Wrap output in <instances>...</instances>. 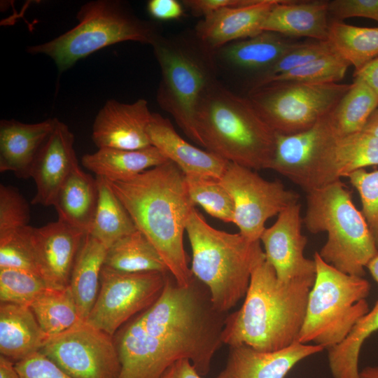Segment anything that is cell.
Wrapping results in <instances>:
<instances>
[{
  "label": "cell",
  "mask_w": 378,
  "mask_h": 378,
  "mask_svg": "<svg viewBox=\"0 0 378 378\" xmlns=\"http://www.w3.org/2000/svg\"><path fill=\"white\" fill-rule=\"evenodd\" d=\"M224 314L214 308L208 289L195 277L183 286L168 273L158 299L118 332V378H161L183 359L206 375L223 344Z\"/></svg>",
  "instance_id": "1"
},
{
  "label": "cell",
  "mask_w": 378,
  "mask_h": 378,
  "mask_svg": "<svg viewBox=\"0 0 378 378\" xmlns=\"http://www.w3.org/2000/svg\"><path fill=\"white\" fill-rule=\"evenodd\" d=\"M107 181L171 275L179 285H190L195 276L188 267L183 234L195 204L183 172L168 160L131 178Z\"/></svg>",
  "instance_id": "2"
},
{
  "label": "cell",
  "mask_w": 378,
  "mask_h": 378,
  "mask_svg": "<svg viewBox=\"0 0 378 378\" xmlns=\"http://www.w3.org/2000/svg\"><path fill=\"white\" fill-rule=\"evenodd\" d=\"M314 283H281L265 257L261 259L252 270L241 307L225 318L223 344L271 352L296 342Z\"/></svg>",
  "instance_id": "3"
},
{
  "label": "cell",
  "mask_w": 378,
  "mask_h": 378,
  "mask_svg": "<svg viewBox=\"0 0 378 378\" xmlns=\"http://www.w3.org/2000/svg\"><path fill=\"white\" fill-rule=\"evenodd\" d=\"M196 128L201 146L214 155L253 170L270 169L276 133L248 97L214 80L200 103Z\"/></svg>",
  "instance_id": "4"
},
{
  "label": "cell",
  "mask_w": 378,
  "mask_h": 378,
  "mask_svg": "<svg viewBox=\"0 0 378 378\" xmlns=\"http://www.w3.org/2000/svg\"><path fill=\"white\" fill-rule=\"evenodd\" d=\"M186 232L192 275L208 289L214 308L225 314L245 297L253 267L265 257L260 241L217 230L196 209Z\"/></svg>",
  "instance_id": "5"
},
{
  "label": "cell",
  "mask_w": 378,
  "mask_h": 378,
  "mask_svg": "<svg viewBox=\"0 0 378 378\" xmlns=\"http://www.w3.org/2000/svg\"><path fill=\"white\" fill-rule=\"evenodd\" d=\"M302 220L312 234L327 232L318 253L326 263L349 275H365V267L378 249L351 191L341 180L307 192Z\"/></svg>",
  "instance_id": "6"
},
{
  "label": "cell",
  "mask_w": 378,
  "mask_h": 378,
  "mask_svg": "<svg viewBox=\"0 0 378 378\" xmlns=\"http://www.w3.org/2000/svg\"><path fill=\"white\" fill-rule=\"evenodd\" d=\"M78 24L49 41L28 46L27 52L50 57L59 74L80 59L125 41L151 46L160 37L155 24L139 18L126 3L94 0L84 4L76 14Z\"/></svg>",
  "instance_id": "7"
},
{
  "label": "cell",
  "mask_w": 378,
  "mask_h": 378,
  "mask_svg": "<svg viewBox=\"0 0 378 378\" xmlns=\"http://www.w3.org/2000/svg\"><path fill=\"white\" fill-rule=\"evenodd\" d=\"M316 275L310 290L304 320L297 342L335 346L369 311L370 284L363 277L345 274L315 252Z\"/></svg>",
  "instance_id": "8"
},
{
  "label": "cell",
  "mask_w": 378,
  "mask_h": 378,
  "mask_svg": "<svg viewBox=\"0 0 378 378\" xmlns=\"http://www.w3.org/2000/svg\"><path fill=\"white\" fill-rule=\"evenodd\" d=\"M350 86L279 80L251 88L247 97L275 133L290 135L310 129L328 115Z\"/></svg>",
  "instance_id": "9"
},
{
  "label": "cell",
  "mask_w": 378,
  "mask_h": 378,
  "mask_svg": "<svg viewBox=\"0 0 378 378\" xmlns=\"http://www.w3.org/2000/svg\"><path fill=\"white\" fill-rule=\"evenodd\" d=\"M161 70L157 101L191 140L201 146L196 115L214 80L206 64L188 48L159 37L152 45Z\"/></svg>",
  "instance_id": "10"
},
{
  "label": "cell",
  "mask_w": 378,
  "mask_h": 378,
  "mask_svg": "<svg viewBox=\"0 0 378 378\" xmlns=\"http://www.w3.org/2000/svg\"><path fill=\"white\" fill-rule=\"evenodd\" d=\"M167 274L126 272L104 265L98 295L85 322L113 336L158 299Z\"/></svg>",
  "instance_id": "11"
},
{
  "label": "cell",
  "mask_w": 378,
  "mask_h": 378,
  "mask_svg": "<svg viewBox=\"0 0 378 378\" xmlns=\"http://www.w3.org/2000/svg\"><path fill=\"white\" fill-rule=\"evenodd\" d=\"M219 180L233 200V223L251 241L260 240L266 221L300 197L280 181L265 180L254 170L230 162Z\"/></svg>",
  "instance_id": "12"
},
{
  "label": "cell",
  "mask_w": 378,
  "mask_h": 378,
  "mask_svg": "<svg viewBox=\"0 0 378 378\" xmlns=\"http://www.w3.org/2000/svg\"><path fill=\"white\" fill-rule=\"evenodd\" d=\"M40 351L74 378H118L120 372L112 336L85 321L50 336Z\"/></svg>",
  "instance_id": "13"
},
{
  "label": "cell",
  "mask_w": 378,
  "mask_h": 378,
  "mask_svg": "<svg viewBox=\"0 0 378 378\" xmlns=\"http://www.w3.org/2000/svg\"><path fill=\"white\" fill-rule=\"evenodd\" d=\"M300 210L299 202L285 209L276 222L265 229L260 239L265 259L281 283L316 279V262L304 254L307 238L302 232Z\"/></svg>",
  "instance_id": "14"
},
{
  "label": "cell",
  "mask_w": 378,
  "mask_h": 378,
  "mask_svg": "<svg viewBox=\"0 0 378 378\" xmlns=\"http://www.w3.org/2000/svg\"><path fill=\"white\" fill-rule=\"evenodd\" d=\"M39 276L48 288L69 286L72 268L86 234L57 219L46 225L27 227Z\"/></svg>",
  "instance_id": "15"
},
{
  "label": "cell",
  "mask_w": 378,
  "mask_h": 378,
  "mask_svg": "<svg viewBox=\"0 0 378 378\" xmlns=\"http://www.w3.org/2000/svg\"><path fill=\"white\" fill-rule=\"evenodd\" d=\"M152 117L144 99L130 104L108 99L94 118L92 139L98 148L136 150L148 147L151 145L147 127Z\"/></svg>",
  "instance_id": "16"
},
{
  "label": "cell",
  "mask_w": 378,
  "mask_h": 378,
  "mask_svg": "<svg viewBox=\"0 0 378 378\" xmlns=\"http://www.w3.org/2000/svg\"><path fill=\"white\" fill-rule=\"evenodd\" d=\"M329 114L306 131L290 135L276 133L275 151L270 169L285 176L305 192L323 149L337 137Z\"/></svg>",
  "instance_id": "17"
},
{
  "label": "cell",
  "mask_w": 378,
  "mask_h": 378,
  "mask_svg": "<svg viewBox=\"0 0 378 378\" xmlns=\"http://www.w3.org/2000/svg\"><path fill=\"white\" fill-rule=\"evenodd\" d=\"M74 143V135L68 125L57 120L32 169L31 178L36 186L32 204L53 206L62 184L79 166Z\"/></svg>",
  "instance_id": "18"
},
{
  "label": "cell",
  "mask_w": 378,
  "mask_h": 378,
  "mask_svg": "<svg viewBox=\"0 0 378 378\" xmlns=\"http://www.w3.org/2000/svg\"><path fill=\"white\" fill-rule=\"evenodd\" d=\"M378 165V138L365 132L336 137L323 149L311 174L306 192Z\"/></svg>",
  "instance_id": "19"
},
{
  "label": "cell",
  "mask_w": 378,
  "mask_h": 378,
  "mask_svg": "<svg viewBox=\"0 0 378 378\" xmlns=\"http://www.w3.org/2000/svg\"><path fill=\"white\" fill-rule=\"evenodd\" d=\"M323 349L318 345L297 342L271 352L244 344L229 346L226 364L216 378H285L300 361Z\"/></svg>",
  "instance_id": "20"
},
{
  "label": "cell",
  "mask_w": 378,
  "mask_h": 378,
  "mask_svg": "<svg viewBox=\"0 0 378 378\" xmlns=\"http://www.w3.org/2000/svg\"><path fill=\"white\" fill-rule=\"evenodd\" d=\"M279 0H253L251 3L214 12L196 27V34L208 50L220 49L234 41L255 36L271 8Z\"/></svg>",
  "instance_id": "21"
},
{
  "label": "cell",
  "mask_w": 378,
  "mask_h": 378,
  "mask_svg": "<svg viewBox=\"0 0 378 378\" xmlns=\"http://www.w3.org/2000/svg\"><path fill=\"white\" fill-rule=\"evenodd\" d=\"M57 120L48 118L31 124L1 120L0 172H12L19 178H31L34 162Z\"/></svg>",
  "instance_id": "22"
},
{
  "label": "cell",
  "mask_w": 378,
  "mask_h": 378,
  "mask_svg": "<svg viewBox=\"0 0 378 378\" xmlns=\"http://www.w3.org/2000/svg\"><path fill=\"white\" fill-rule=\"evenodd\" d=\"M147 134L150 145L175 163L185 174L220 178L226 169L228 161L186 141L177 133L169 120L158 113H153Z\"/></svg>",
  "instance_id": "23"
},
{
  "label": "cell",
  "mask_w": 378,
  "mask_h": 378,
  "mask_svg": "<svg viewBox=\"0 0 378 378\" xmlns=\"http://www.w3.org/2000/svg\"><path fill=\"white\" fill-rule=\"evenodd\" d=\"M328 4L326 0H279L267 14L261 30L288 38L327 41Z\"/></svg>",
  "instance_id": "24"
},
{
  "label": "cell",
  "mask_w": 378,
  "mask_h": 378,
  "mask_svg": "<svg viewBox=\"0 0 378 378\" xmlns=\"http://www.w3.org/2000/svg\"><path fill=\"white\" fill-rule=\"evenodd\" d=\"M48 337L29 307L1 302V356L17 363L40 351Z\"/></svg>",
  "instance_id": "25"
},
{
  "label": "cell",
  "mask_w": 378,
  "mask_h": 378,
  "mask_svg": "<svg viewBox=\"0 0 378 378\" xmlns=\"http://www.w3.org/2000/svg\"><path fill=\"white\" fill-rule=\"evenodd\" d=\"M167 161L153 146L136 150L102 148L85 154L81 159L85 168L110 181L131 178Z\"/></svg>",
  "instance_id": "26"
},
{
  "label": "cell",
  "mask_w": 378,
  "mask_h": 378,
  "mask_svg": "<svg viewBox=\"0 0 378 378\" xmlns=\"http://www.w3.org/2000/svg\"><path fill=\"white\" fill-rule=\"evenodd\" d=\"M98 195L97 178L76 167L56 196L53 206L58 219L87 234L93 220Z\"/></svg>",
  "instance_id": "27"
},
{
  "label": "cell",
  "mask_w": 378,
  "mask_h": 378,
  "mask_svg": "<svg viewBox=\"0 0 378 378\" xmlns=\"http://www.w3.org/2000/svg\"><path fill=\"white\" fill-rule=\"evenodd\" d=\"M107 249L97 239L86 234L75 260L69 286L82 321H86L98 295Z\"/></svg>",
  "instance_id": "28"
},
{
  "label": "cell",
  "mask_w": 378,
  "mask_h": 378,
  "mask_svg": "<svg viewBox=\"0 0 378 378\" xmlns=\"http://www.w3.org/2000/svg\"><path fill=\"white\" fill-rule=\"evenodd\" d=\"M300 42L275 32L262 31L222 47L220 53L234 67L264 71Z\"/></svg>",
  "instance_id": "29"
},
{
  "label": "cell",
  "mask_w": 378,
  "mask_h": 378,
  "mask_svg": "<svg viewBox=\"0 0 378 378\" xmlns=\"http://www.w3.org/2000/svg\"><path fill=\"white\" fill-rule=\"evenodd\" d=\"M104 265L126 272L169 273L156 248L139 230L120 237L108 248Z\"/></svg>",
  "instance_id": "30"
},
{
  "label": "cell",
  "mask_w": 378,
  "mask_h": 378,
  "mask_svg": "<svg viewBox=\"0 0 378 378\" xmlns=\"http://www.w3.org/2000/svg\"><path fill=\"white\" fill-rule=\"evenodd\" d=\"M98 201L89 234L107 248L120 237L136 229L129 213L106 179L96 176Z\"/></svg>",
  "instance_id": "31"
},
{
  "label": "cell",
  "mask_w": 378,
  "mask_h": 378,
  "mask_svg": "<svg viewBox=\"0 0 378 378\" xmlns=\"http://www.w3.org/2000/svg\"><path fill=\"white\" fill-rule=\"evenodd\" d=\"M377 106L378 94L364 81L354 79L329 114L336 136L342 137L363 131Z\"/></svg>",
  "instance_id": "32"
},
{
  "label": "cell",
  "mask_w": 378,
  "mask_h": 378,
  "mask_svg": "<svg viewBox=\"0 0 378 378\" xmlns=\"http://www.w3.org/2000/svg\"><path fill=\"white\" fill-rule=\"evenodd\" d=\"M335 52L358 71L378 57V27L351 25L332 20L327 40Z\"/></svg>",
  "instance_id": "33"
},
{
  "label": "cell",
  "mask_w": 378,
  "mask_h": 378,
  "mask_svg": "<svg viewBox=\"0 0 378 378\" xmlns=\"http://www.w3.org/2000/svg\"><path fill=\"white\" fill-rule=\"evenodd\" d=\"M378 330V300L362 316L344 339L328 349V360L333 378H360L358 360L365 340Z\"/></svg>",
  "instance_id": "34"
},
{
  "label": "cell",
  "mask_w": 378,
  "mask_h": 378,
  "mask_svg": "<svg viewBox=\"0 0 378 378\" xmlns=\"http://www.w3.org/2000/svg\"><path fill=\"white\" fill-rule=\"evenodd\" d=\"M30 308L49 337L59 334L82 321L69 286L62 288H46Z\"/></svg>",
  "instance_id": "35"
},
{
  "label": "cell",
  "mask_w": 378,
  "mask_h": 378,
  "mask_svg": "<svg viewBox=\"0 0 378 378\" xmlns=\"http://www.w3.org/2000/svg\"><path fill=\"white\" fill-rule=\"evenodd\" d=\"M190 197L209 215L225 223L234 221V202L219 178L205 175L185 174Z\"/></svg>",
  "instance_id": "36"
},
{
  "label": "cell",
  "mask_w": 378,
  "mask_h": 378,
  "mask_svg": "<svg viewBox=\"0 0 378 378\" xmlns=\"http://www.w3.org/2000/svg\"><path fill=\"white\" fill-rule=\"evenodd\" d=\"M349 66L346 60L333 52L287 73L272 77L261 85L279 80L338 83L345 76Z\"/></svg>",
  "instance_id": "37"
},
{
  "label": "cell",
  "mask_w": 378,
  "mask_h": 378,
  "mask_svg": "<svg viewBox=\"0 0 378 378\" xmlns=\"http://www.w3.org/2000/svg\"><path fill=\"white\" fill-rule=\"evenodd\" d=\"M48 288L38 275L22 270L0 269V301L30 307Z\"/></svg>",
  "instance_id": "38"
},
{
  "label": "cell",
  "mask_w": 378,
  "mask_h": 378,
  "mask_svg": "<svg viewBox=\"0 0 378 378\" xmlns=\"http://www.w3.org/2000/svg\"><path fill=\"white\" fill-rule=\"evenodd\" d=\"M334 50L328 41L300 42L276 62L262 72L251 88L260 86L270 78L292 71Z\"/></svg>",
  "instance_id": "39"
},
{
  "label": "cell",
  "mask_w": 378,
  "mask_h": 378,
  "mask_svg": "<svg viewBox=\"0 0 378 378\" xmlns=\"http://www.w3.org/2000/svg\"><path fill=\"white\" fill-rule=\"evenodd\" d=\"M29 204L18 189L0 184V239L28 225Z\"/></svg>",
  "instance_id": "40"
},
{
  "label": "cell",
  "mask_w": 378,
  "mask_h": 378,
  "mask_svg": "<svg viewBox=\"0 0 378 378\" xmlns=\"http://www.w3.org/2000/svg\"><path fill=\"white\" fill-rule=\"evenodd\" d=\"M27 227L0 239V269L22 270L39 276Z\"/></svg>",
  "instance_id": "41"
},
{
  "label": "cell",
  "mask_w": 378,
  "mask_h": 378,
  "mask_svg": "<svg viewBox=\"0 0 378 378\" xmlns=\"http://www.w3.org/2000/svg\"><path fill=\"white\" fill-rule=\"evenodd\" d=\"M347 178L358 191L362 204L361 213L378 249V170L364 169L350 174Z\"/></svg>",
  "instance_id": "42"
},
{
  "label": "cell",
  "mask_w": 378,
  "mask_h": 378,
  "mask_svg": "<svg viewBox=\"0 0 378 378\" xmlns=\"http://www.w3.org/2000/svg\"><path fill=\"white\" fill-rule=\"evenodd\" d=\"M20 378H74L41 351L15 363Z\"/></svg>",
  "instance_id": "43"
},
{
  "label": "cell",
  "mask_w": 378,
  "mask_h": 378,
  "mask_svg": "<svg viewBox=\"0 0 378 378\" xmlns=\"http://www.w3.org/2000/svg\"><path fill=\"white\" fill-rule=\"evenodd\" d=\"M328 13L335 20L362 17L378 22V0L329 1Z\"/></svg>",
  "instance_id": "44"
},
{
  "label": "cell",
  "mask_w": 378,
  "mask_h": 378,
  "mask_svg": "<svg viewBox=\"0 0 378 378\" xmlns=\"http://www.w3.org/2000/svg\"><path fill=\"white\" fill-rule=\"evenodd\" d=\"M253 0H186L183 4L195 16L204 18L214 12L230 7L241 6Z\"/></svg>",
  "instance_id": "45"
},
{
  "label": "cell",
  "mask_w": 378,
  "mask_h": 378,
  "mask_svg": "<svg viewBox=\"0 0 378 378\" xmlns=\"http://www.w3.org/2000/svg\"><path fill=\"white\" fill-rule=\"evenodd\" d=\"M149 14L155 19H177L183 14L182 5L176 0H150L147 4Z\"/></svg>",
  "instance_id": "46"
},
{
  "label": "cell",
  "mask_w": 378,
  "mask_h": 378,
  "mask_svg": "<svg viewBox=\"0 0 378 378\" xmlns=\"http://www.w3.org/2000/svg\"><path fill=\"white\" fill-rule=\"evenodd\" d=\"M161 378H203V377L189 360L183 359L169 368Z\"/></svg>",
  "instance_id": "47"
},
{
  "label": "cell",
  "mask_w": 378,
  "mask_h": 378,
  "mask_svg": "<svg viewBox=\"0 0 378 378\" xmlns=\"http://www.w3.org/2000/svg\"><path fill=\"white\" fill-rule=\"evenodd\" d=\"M354 79L364 81L378 94V57L354 72Z\"/></svg>",
  "instance_id": "48"
},
{
  "label": "cell",
  "mask_w": 378,
  "mask_h": 378,
  "mask_svg": "<svg viewBox=\"0 0 378 378\" xmlns=\"http://www.w3.org/2000/svg\"><path fill=\"white\" fill-rule=\"evenodd\" d=\"M0 378H20L15 368V363L1 355L0 356Z\"/></svg>",
  "instance_id": "49"
},
{
  "label": "cell",
  "mask_w": 378,
  "mask_h": 378,
  "mask_svg": "<svg viewBox=\"0 0 378 378\" xmlns=\"http://www.w3.org/2000/svg\"><path fill=\"white\" fill-rule=\"evenodd\" d=\"M363 132L370 134L378 138V106L370 116Z\"/></svg>",
  "instance_id": "50"
},
{
  "label": "cell",
  "mask_w": 378,
  "mask_h": 378,
  "mask_svg": "<svg viewBox=\"0 0 378 378\" xmlns=\"http://www.w3.org/2000/svg\"><path fill=\"white\" fill-rule=\"evenodd\" d=\"M373 279L378 284V251L370 259L366 265Z\"/></svg>",
  "instance_id": "51"
},
{
  "label": "cell",
  "mask_w": 378,
  "mask_h": 378,
  "mask_svg": "<svg viewBox=\"0 0 378 378\" xmlns=\"http://www.w3.org/2000/svg\"><path fill=\"white\" fill-rule=\"evenodd\" d=\"M360 378H378V366H367L360 371Z\"/></svg>",
  "instance_id": "52"
}]
</instances>
